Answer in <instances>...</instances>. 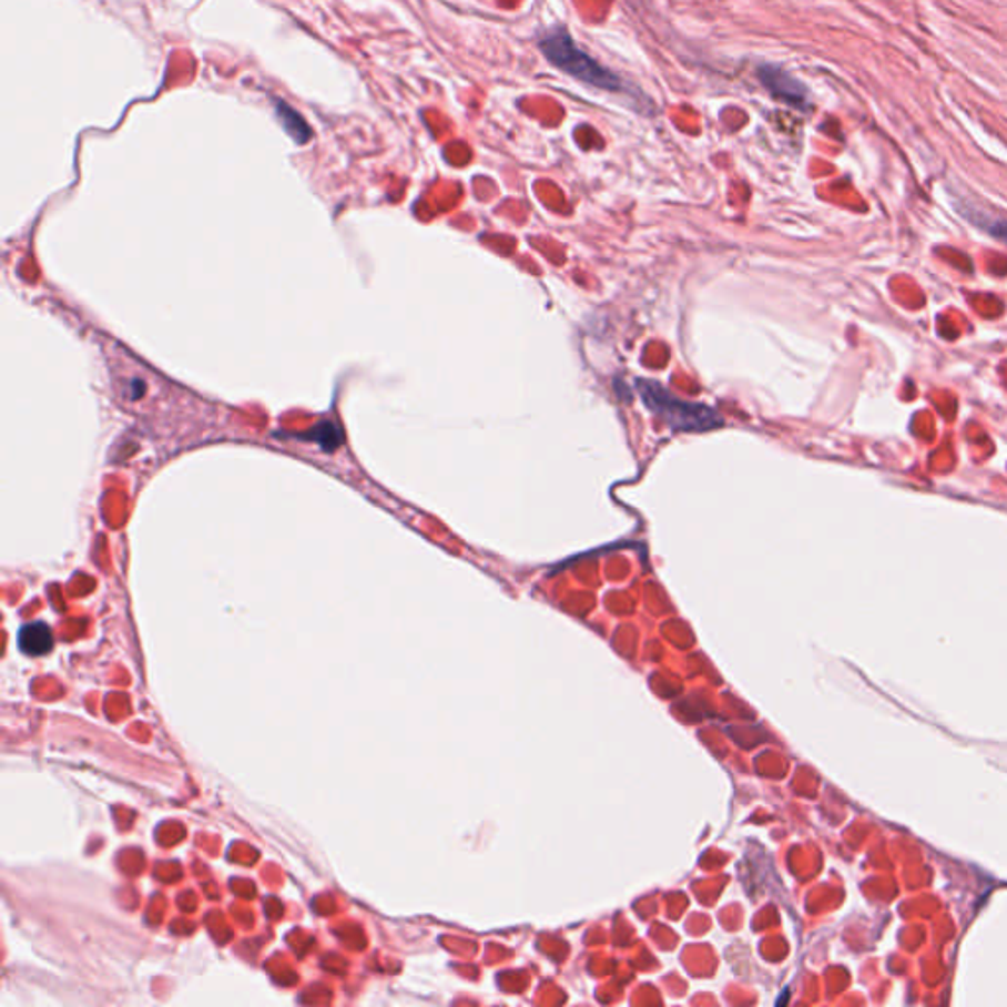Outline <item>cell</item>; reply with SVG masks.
Listing matches in <instances>:
<instances>
[{"label":"cell","instance_id":"cell-1","mask_svg":"<svg viewBox=\"0 0 1007 1007\" xmlns=\"http://www.w3.org/2000/svg\"><path fill=\"white\" fill-rule=\"evenodd\" d=\"M539 48L556 68L587 85L607 89V91L622 89V79L607 68H602L599 61L591 58L589 53L582 52L581 48L574 44L573 38L567 34L564 28H557L548 35H543Z\"/></svg>","mask_w":1007,"mask_h":1007},{"label":"cell","instance_id":"cell-3","mask_svg":"<svg viewBox=\"0 0 1007 1007\" xmlns=\"http://www.w3.org/2000/svg\"><path fill=\"white\" fill-rule=\"evenodd\" d=\"M760 79L765 89L773 96L782 99L783 103L793 104V106H807V88L790 75L787 71L777 68V65H762L760 68Z\"/></svg>","mask_w":1007,"mask_h":1007},{"label":"cell","instance_id":"cell-5","mask_svg":"<svg viewBox=\"0 0 1007 1007\" xmlns=\"http://www.w3.org/2000/svg\"><path fill=\"white\" fill-rule=\"evenodd\" d=\"M276 114H278V119L282 121V124H284L287 134L294 136L299 144H304V142L312 139V131H309L307 122L304 121V116L296 113L289 104L278 101V103H276Z\"/></svg>","mask_w":1007,"mask_h":1007},{"label":"cell","instance_id":"cell-4","mask_svg":"<svg viewBox=\"0 0 1007 1007\" xmlns=\"http://www.w3.org/2000/svg\"><path fill=\"white\" fill-rule=\"evenodd\" d=\"M17 642L18 650L28 658H44L52 652L55 638H53V630L50 625L42 620H35L18 630Z\"/></svg>","mask_w":1007,"mask_h":1007},{"label":"cell","instance_id":"cell-6","mask_svg":"<svg viewBox=\"0 0 1007 1007\" xmlns=\"http://www.w3.org/2000/svg\"><path fill=\"white\" fill-rule=\"evenodd\" d=\"M986 228L991 236H996L998 241L1007 244V221H991V223H986Z\"/></svg>","mask_w":1007,"mask_h":1007},{"label":"cell","instance_id":"cell-2","mask_svg":"<svg viewBox=\"0 0 1007 1007\" xmlns=\"http://www.w3.org/2000/svg\"><path fill=\"white\" fill-rule=\"evenodd\" d=\"M638 390L643 404L652 409L653 414L663 417L673 431H706L712 427L722 426L721 417L711 408L703 404L678 400L658 383L638 380Z\"/></svg>","mask_w":1007,"mask_h":1007}]
</instances>
